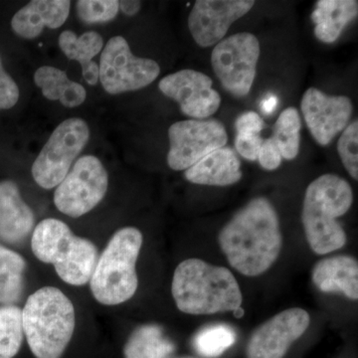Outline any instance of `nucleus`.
I'll list each match as a JSON object with an SVG mask.
<instances>
[{
  "label": "nucleus",
  "instance_id": "nucleus-1",
  "mask_svg": "<svg viewBox=\"0 0 358 358\" xmlns=\"http://www.w3.org/2000/svg\"><path fill=\"white\" fill-rule=\"evenodd\" d=\"M218 242L228 262L240 274H264L279 258L282 246L275 207L265 197L252 199L224 226Z\"/></svg>",
  "mask_w": 358,
  "mask_h": 358
},
{
  "label": "nucleus",
  "instance_id": "nucleus-2",
  "mask_svg": "<svg viewBox=\"0 0 358 358\" xmlns=\"http://www.w3.org/2000/svg\"><path fill=\"white\" fill-rule=\"evenodd\" d=\"M171 293L178 310L188 315L234 312L243 301L241 289L230 270L195 258L182 261L176 267Z\"/></svg>",
  "mask_w": 358,
  "mask_h": 358
},
{
  "label": "nucleus",
  "instance_id": "nucleus-3",
  "mask_svg": "<svg viewBox=\"0 0 358 358\" xmlns=\"http://www.w3.org/2000/svg\"><path fill=\"white\" fill-rule=\"evenodd\" d=\"M352 202V186L341 176L327 173L310 183L301 220L313 253L326 255L345 246L346 233L336 218L348 213Z\"/></svg>",
  "mask_w": 358,
  "mask_h": 358
},
{
  "label": "nucleus",
  "instance_id": "nucleus-4",
  "mask_svg": "<svg viewBox=\"0 0 358 358\" xmlns=\"http://www.w3.org/2000/svg\"><path fill=\"white\" fill-rule=\"evenodd\" d=\"M75 308L62 291L44 287L28 296L23 334L36 358H61L75 329Z\"/></svg>",
  "mask_w": 358,
  "mask_h": 358
},
{
  "label": "nucleus",
  "instance_id": "nucleus-5",
  "mask_svg": "<svg viewBox=\"0 0 358 358\" xmlns=\"http://www.w3.org/2000/svg\"><path fill=\"white\" fill-rule=\"evenodd\" d=\"M31 248L39 261L52 264L71 286L88 284L98 261L95 244L73 234L67 224L55 218L44 219L35 227Z\"/></svg>",
  "mask_w": 358,
  "mask_h": 358
},
{
  "label": "nucleus",
  "instance_id": "nucleus-6",
  "mask_svg": "<svg viewBox=\"0 0 358 358\" xmlns=\"http://www.w3.org/2000/svg\"><path fill=\"white\" fill-rule=\"evenodd\" d=\"M143 241V234L134 227L122 228L110 238L90 280L99 303L117 306L133 298L138 287L136 265Z\"/></svg>",
  "mask_w": 358,
  "mask_h": 358
},
{
  "label": "nucleus",
  "instance_id": "nucleus-7",
  "mask_svg": "<svg viewBox=\"0 0 358 358\" xmlns=\"http://www.w3.org/2000/svg\"><path fill=\"white\" fill-rule=\"evenodd\" d=\"M89 138V127L83 120L72 117L61 122L33 164L35 182L44 189L57 187Z\"/></svg>",
  "mask_w": 358,
  "mask_h": 358
},
{
  "label": "nucleus",
  "instance_id": "nucleus-8",
  "mask_svg": "<svg viewBox=\"0 0 358 358\" xmlns=\"http://www.w3.org/2000/svg\"><path fill=\"white\" fill-rule=\"evenodd\" d=\"M260 58V43L255 35L237 33L214 47L211 64L224 88L232 95H248L253 86L257 64Z\"/></svg>",
  "mask_w": 358,
  "mask_h": 358
},
{
  "label": "nucleus",
  "instance_id": "nucleus-9",
  "mask_svg": "<svg viewBox=\"0 0 358 358\" xmlns=\"http://www.w3.org/2000/svg\"><path fill=\"white\" fill-rule=\"evenodd\" d=\"M159 73V65L155 60L134 56L122 36L110 38L101 55L99 80L110 95L145 88Z\"/></svg>",
  "mask_w": 358,
  "mask_h": 358
},
{
  "label": "nucleus",
  "instance_id": "nucleus-10",
  "mask_svg": "<svg viewBox=\"0 0 358 358\" xmlns=\"http://www.w3.org/2000/svg\"><path fill=\"white\" fill-rule=\"evenodd\" d=\"M108 185L109 176L100 159L85 155L56 188L54 203L69 217H81L102 201Z\"/></svg>",
  "mask_w": 358,
  "mask_h": 358
},
{
  "label": "nucleus",
  "instance_id": "nucleus-11",
  "mask_svg": "<svg viewBox=\"0 0 358 358\" xmlns=\"http://www.w3.org/2000/svg\"><path fill=\"white\" fill-rule=\"evenodd\" d=\"M167 164L173 171H186L213 150L225 147L228 136L217 120H186L169 129Z\"/></svg>",
  "mask_w": 358,
  "mask_h": 358
},
{
  "label": "nucleus",
  "instance_id": "nucleus-12",
  "mask_svg": "<svg viewBox=\"0 0 358 358\" xmlns=\"http://www.w3.org/2000/svg\"><path fill=\"white\" fill-rule=\"evenodd\" d=\"M212 84L206 74L185 69L162 78L159 88L178 103L183 114L192 120H205L215 114L221 105V96Z\"/></svg>",
  "mask_w": 358,
  "mask_h": 358
},
{
  "label": "nucleus",
  "instance_id": "nucleus-13",
  "mask_svg": "<svg viewBox=\"0 0 358 358\" xmlns=\"http://www.w3.org/2000/svg\"><path fill=\"white\" fill-rule=\"evenodd\" d=\"M310 317L300 308H289L258 327L247 345L248 358H282L307 331Z\"/></svg>",
  "mask_w": 358,
  "mask_h": 358
},
{
  "label": "nucleus",
  "instance_id": "nucleus-14",
  "mask_svg": "<svg viewBox=\"0 0 358 358\" xmlns=\"http://www.w3.org/2000/svg\"><path fill=\"white\" fill-rule=\"evenodd\" d=\"M301 110L313 138L326 147L348 127L353 105L348 96H329L319 89L310 88L301 99Z\"/></svg>",
  "mask_w": 358,
  "mask_h": 358
},
{
  "label": "nucleus",
  "instance_id": "nucleus-15",
  "mask_svg": "<svg viewBox=\"0 0 358 358\" xmlns=\"http://www.w3.org/2000/svg\"><path fill=\"white\" fill-rule=\"evenodd\" d=\"M252 0H197L188 16L192 38L207 48L222 41L229 27L253 8Z\"/></svg>",
  "mask_w": 358,
  "mask_h": 358
},
{
  "label": "nucleus",
  "instance_id": "nucleus-16",
  "mask_svg": "<svg viewBox=\"0 0 358 358\" xmlns=\"http://www.w3.org/2000/svg\"><path fill=\"white\" fill-rule=\"evenodd\" d=\"M70 8L68 0H33L15 13L11 27L23 38L34 39L45 27L56 29L64 24Z\"/></svg>",
  "mask_w": 358,
  "mask_h": 358
},
{
  "label": "nucleus",
  "instance_id": "nucleus-17",
  "mask_svg": "<svg viewBox=\"0 0 358 358\" xmlns=\"http://www.w3.org/2000/svg\"><path fill=\"white\" fill-rule=\"evenodd\" d=\"M34 225V214L23 201L17 185L13 181L0 182V239L7 243H20Z\"/></svg>",
  "mask_w": 358,
  "mask_h": 358
},
{
  "label": "nucleus",
  "instance_id": "nucleus-18",
  "mask_svg": "<svg viewBox=\"0 0 358 358\" xmlns=\"http://www.w3.org/2000/svg\"><path fill=\"white\" fill-rule=\"evenodd\" d=\"M242 176L241 162L237 152L229 147L213 150L185 171V178L199 185H232Z\"/></svg>",
  "mask_w": 358,
  "mask_h": 358
},
{
  "label": "nucleus",
  "instance_id": "nucleus-19",
  "mask_svg": "<svg viewBox=\"0 0 358 358\" xmlns=\"http://www.w3.org/2000/svg\"><path fill=\"white\" fill-rule=\"evenodd\" d=\"M315 286L324 293H341L358 299V262L350 256H334L319 261L313 268Z\"/></svg>",
  "mask_w": 358,
  "mask_h": 358
},
{
  "label": "nucleus",
  "instance_id": "nucleus-20",
  "mask_svg": "<svg viewBox=\"0 0 358 358\" xmlns=\"http://www.w3.org/2000/svg\"><path fill=\"white\" fill-rule=\"evenodd\" d=\"M357 14V0H320L312 13L315 37L324 43H334Z\"/></svg>",
  "mask_w": 358,
  "mask_h": 358
},
{
  "label": "nucleus",
  "instance_id": "nucleus-21",
  "mask_svg": "<svg viewBox=\"0 0 358 358\" xmlns=\"http://www.w3.org/2000/svg\"><path fill=\"white\" fill-rule=\"evenodd\" d=\"M59 46L70 60H76L82 66L87 83L95 86L99 81V66L93 58L102 51L103 37L99 33L89 31L77 36L71 30H65L59 36Z\"/></svg>",
  "mask_w": 358,
  "mask_h": 358
},
{
  "label": "nucleus",
  "instance_id": "nucleus-22",
  "mask_svg": "<svg viewBox=\"0 0 358 358\" xmlns=\"http://www.w3.org/2000/svg\"><path fill=\"white\" fill-rule=\"evenodd\" d=\"M34 82L45 98L51 101H60L66 108H76L86 100L84 87L71 81L64 71L51 66H43L35 72Z\"/></svg>",
  "mask_w": 358,
  "mask_h": 358
},
{
  "label": "nucleus",
  "instance_id": "nucleus-23",
  "mask_svg": "<svg viewBox=\"0 0 358 358\" xmlns=\"http://www.w3.org/2000/svg\"><path fill=\"white\" fill-rule=\"evenodd\" d=\"M176 345L164 336L162 327L145 324L134 329L124 348V358H167Z\"/></svg>",
  "mask_w": 358,
  "mask_h": 358
},
{
  "label": "nucleus",
  "instance_id": "nucleus-24",
  "mask_svg": "<svg viewBox=\"0 0 358 358\" xmlns=\"http://www.w3.org/2000/svg\"><path fill=\"white\" fill-rule=\"evenodd\" d=\"M25 268L22 256L0 245V303L13 306L20 300L24 287Z\"/></svg>",
  "mask_w": 358,
  "mask_h": 358
},
{
  "label": "nucleus",
  "instance_id": "nucleus-25",
  "mask_svg": "<svg viewBox=\"0 0 358 358\" xmlns=\"http://www.w3.org/2000/svg\"><path fill=\"white\" fill-rule=\"evenodd\" d=\"M301 121L298 110L289 107L278 117L274 133L271 138L275 141L282 159L292 160L300 152Z\"/></svg>",
  "mask_w": 358,
  "mask_h": 358
},
{
  "label": "nucleus",
  "instance_id": "nucleus-26",
  "mask_svg": "<svg viewBox=\"0 0 358 358\" xmlns=\"http://www.w3.org/2000/svg\"><path fill=\"white\" fill-rule=\"evenodd\" d=\"M236 331L227 324H212L202 329L193 339L195 350L201 357L216 358L236 343Z\"/></svg>",
  "mask_w": 358,
  "mask_h": 358
},
{
  "label": "nucleus",
  "instance_id": "nucleus-27",
  "mask_svg": "<svg viewBox=\"0 0 358 358\" xmlns=\"http://www.w3.org/2000/svg\"><path fill=\"white\" fill-rule=\"evenodd\" d=\"M22 310L16 306L0 308V358H13L22 345Z\"/></svg>",
  "mask_w": 358,
  "mask_h": 358
},
{
  "label": "nucleus",
  "instance_id": "nucleus-28",
  "mask_svg": "<svg viewBox=\"0 0 358 358\" xmlns=\"http://www.w3.org/2000/svg\"><path fill=\"white\" fill-rule=\"evenodd\" d=\"M117 0H80L77 1V13L80 20L88 24L106 23L114 20L119 13Z\"/></svg>",
  "mask_w": 358,
  "mask_h": 358
},
{
  "label": "nucleus",
  "instance_id": "nucleus-29",
  "mask_svg": "<svg viewBox=\"0 0 358 358\" xmlns=\"http://www.w3.org/2000/svg\"><path fill=\"white\" fill-rule=\"evenodd\" d=\"M338 152L343 166L353 179H358V122H350L343 131Z\"/></svg>",
  "mask_w": 358,
  "mask_h": 358
},
{
  "label": "nucleus",
  "instance_id": "nucleus-30",
  "mask_svg": "<svg viewBox=\"0 0 358 358\" xmlns=\"http://www.w3.org/2000/svg\"><path fill=\"white\" fill-rule=\"evenodd\" d=\"M20 99V89L10 75L7 74L0 58V110H7L16 105Z\"/></svg>",
  "mask_w": 358,
  "mask_h": 358
},
{
  "label": "nucleus",
  "instance_id": "nucleus-31",
  "mask_svg": "<svg viewBox=\"0 0 358 358\" xmlns=\"http://www.w3.org/2000/svg\"><path fill=\"white\" fill-rule=\"evenodd\" d=\"M263 141L260 134H258L237 133L235 138V148L238 154L244 159L254 162L258 159Z\"/></svg>",
  "mask_w": 358,
  "mask_h": 358
},
{
  "label": "nucleus",
  "instance_id": "nucleus-32",
  "mask_svg": "<svg viewBox=\"0 0 358 358\" xmlns=\"http://www.w3.org/2000/svg\"><path fill=\"white\" fill-rule=\"evenodd\" d=\"M282 155L272 138L264 140L259 152V164L266 171H272L281 166Z\"/></svg>",
  "mask_w": 358,
  "mask_h": 358
},
{
  "label": "nucleus",
  "instance_id": "nucleus-33",
  "mask_svg": "<svg viewBox=\"0 0 358 358\" xmlns=\"http://www.w3.org/2000/svg\"><path fill=\"white\" fill-rule=\"evenodd\" d=\"M235 128L237 133L260 134V131L265 128V122L259 114L249 110L237 117Z\"/></svg>",
  "mask_w": 358,
  "mask_h": 358
},
{
  "label": "nucleus",
  "instance_id": "nucleus-34",
  "mask_svg": "<svg viewBox=\"0 0 358 358\" xmlns=\"http://www.w3.org/2000/svg\"><path fill=\"white\" fill-rule=\"evenodd\" d=\"M119 3L122 13L129 16L136 15L140 11L141 6V1H136V0H122L119 1Z\"/></svg>",
  "mask_w": 358,
  "mask_h": 358
},
{
  "label": "nucleus",
  "instance_id": "nucleus-35",
  "mask_svg": "<svg viewBox=\"0 0 358 358\" xmlns=\"http://www.w3.org/2000/svg\"><path fill=\"white\" fill-rule=\"evenodd\" d=\"M278 99L275 96H268L261 103V109L265 114H271L277 106Z\"/></svg>",
  "mask_w": 358,
  "mask_h": 358
},
{
  "label": "nucleus",
  "instance_id": "nucleus-36",
  "mask_svg": "<svg viewBox=\"0 0 358 358\" xmlns=\"http://www.w3.org/2000/svg\"><path fill=\"white\" fill-rule=\"evenodd\" d=\"M233 313H234V317H237V319H240V317L244 315V310L242 308H237V310H234Z\"/></svg>",
  "mask_w": 358,
  "mask_h": 358
},
{
  "label": "nucleus",
  "instance_id": "nucleus-37",
  "mask_svg": "<svg viewBox=\"0 0 358 358\" xmlns=\"http://www.w3.org/2000/svg\"><path fill=\"white\" fill-rule=\"evenodd\" d=\"M174 358H193V357H174Z\"/></svg>",
  "mask_w": 358,
  "mask_h": 358
}]
</instances>
